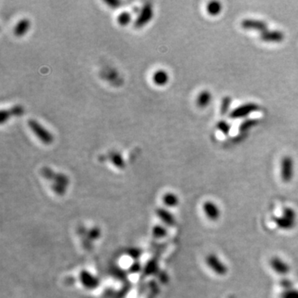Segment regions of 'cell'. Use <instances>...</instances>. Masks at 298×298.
I'll return each instance as SVG.
<instances>
[{
    "mask_svg": "<svg viewBox=\"0 0 298 298\" xmlns=\"http://www.w3.org/2000/svg\"><path fill=\"white\" fill-rule=\"evenodd\" d=\"M258 123H259V121L257 119H255V118H248V119H246V120H244L240 124L239 130H240V132H246V131H248V130L252 129V127L257 125Z\"/></svg>",
    "mask_w": 298,
    "mask_h": 298,
    "instance_id": "20",
    "label": "cell"
},
{
    "mask_svg": "<svg viewBox=\"0 0 298 298\" xmlns=\"http://www.w3.org/2000/svg\"><path fill=\"white\" fill-rule=\"evenodd\" d=\"M260 38L263 41L269 44H280L285 38V35L279 30H266L260 34Z\"/></svg>",
    "mask_w": 298,
    "mask_h": 298,
    "instance_id": "11",
    "label": "cell"
},
{
    "mask_svg": "<svg viewBox=\"0 0 298 298\" xmlns=\"http://www.w3.org/2000/svg\"><path fill=\"white\" fill-rule=\"evenodd\" d=\"M280 286L283 288V291L284 290L291 289V288L293 287H292V282L288 280L287 278H285L283 280L281 281Z\"/></svg>",
    "mask_w": 298,
    "mask_h": 298,
    "instance_id": "24",
    "label": "cell"
},
{
    "mask_svg": "<svg viewBox=\"0 0 298 298\" xmlns=\"http://www.w3.org/2000/svg\"><path fill=\"white\" fill-rule=\"evenodd\" d=\"M212 95L209 91H203L196 98V105L200 108H206L211 102Z\"/></svg>",
    "mask_w": 298,
    "mask_h": 298,
    "instance_id": "15",
    "label": "cell"
},
{
    "mask_svg": "<svg viewBox=\"0 0 298 298\" xmlns=\"http://www.w3.org/2000/svg\"><path fill=\"white\" fill-rule=\"evenodd\" d=\"M153 81L156 86L158 87H164L169 82V75L167 71H165L163 69L157 70L153 73Z\"/></svg>",
    "mask_w": 298,
    "mask_h": 298,
    "instance_id": "14",
    "label": "cell"
},
{
    "mask_svg": "<svg viewBox=\"0 0 298 298\" xmlns=\"http://www.w3.org/2000/svg\"><path fill=\"white\" fill-rule=\"evenodd\" d=\"M274 223L277 227L282 230H291L295 227L296 214L292 208L286 207L282 210L280 217H274Z\"/></svg>",
    "mask_w": 298,
    "mask_h": 298,
    "instance_id": "1",
    "label": "cell"
},
{
    "mask_svg": "<svg viewBox=\"0 0 298 298\" xmlns=\"http://www.w3.org/2000/svg\"><path fill=\"white\" fill-rule=\"evenodd\" d=\"M202 210L209 221H217L221 217V209L217 204L211 200H206L203 203Z\"/></svg>",
    "mask_w": 298,
    "mask_h": 298,
    "instance_id": "9",
    "label": "cell"
},
{
    "mask_svg": "<svg viewBox=\"0 0 298 298\" xmlns=\"http://www.w3.org/2000/svg\"><path fill=\"white\" fill-rule=\"evenodd\" d=\"M260 109V105L255 103H247L240 105L239 107L233 109L230 113V118L233 119L237 118H245L253 112L258 111Z\"/></svg>",
    "mask_w": 298,
    "mask_h": 298,
    "instance_id": "6",
    "label": "cell"
},
{
    "mask_svg": "<svg viewBox=\"0 0 298 298\" xmlns=\"http://www.w3.org/2000/svg\"><path fill=\"white\" fill-rule=\"evenodd\" d=\"M281 179L285 183H289L294 177V161L290 156L282 157L281 162Z\"/></svg>",
    "mask_w": 298,
    "mask_h": 298,
    "instance_id": "5",
    "label": "cell"
},
{
    "mask_svg": "<svg viewBox=\"0 0 298 298\" xmlns=\"http://www.w3.org/2000/svg\"><path fill=\"white\" fill-rule=\"evenodd\" d=\"M163 202L165 205H168V206H176L179 202L178 196H176L175 194L167 193L165 194L163 196Z\"/></svg>",
    "mask_w": 298,
    "mask_h": 298,
    "instance_id": "19",
    "label": "cell"
},
{
    "mask_svg": "<svg viewBox=\"0 0 298 298\" xmlns=\"http://www.w3.org/2000/svg\"><path fill=\"white\" fill-rule=\"evenodd\" d=\"M108 158L118 168H124L125 162H124V160H123L121 153L116 152V151H111V152H109V155H108Z\"/></svg>",
    "mask_w": 298,
    "mask_h": 298,
    "instance_id": "16",
    "label": "cell"
},
{
    "mask_svg": "<svg viewBox=\"0 0 298 298\" xmlns=\"http://www.w3.org/2000/svg\"><path fill=\"white\" fill-rule=\"evenodd\" d=\"M269 266L274 273L281 276L287 275L291 270L289 264L278 256H273L270 259Z\"/></svg>",
    "mask_w": 298,
    "mask_h": 298,
    "instance_id": "7",
    "label": "cell"
},
{
    "mask_svg": "<svg viewBox=\"0 0 298 298\" xmlns=\"http://www.w3.org/2000/svg\"><path fill=\"white\" fill-rule=\"evenodd\" d=\"M31 28V21L27 18H21L14 27V33L18 37L25 36Z\"/></svg>",
    "mask_w": 298,
    "mask_h": 298,
    "instance_id": "13",
    "label": "cell"
},
{
    "mask_svg": "<svg viewBox=\"0 0 298 298\" xmlns=\"http://www.w3.org/2000/svg\"><path fill=\"white\" fill-rule=\"evenodd\" d=\"M241 27L245 30H253L262 32L268 30V24L266 22L253 18H246L241 22Z\"/></svg>",
    "mask_w": 298,
    "mask_h": 298,
    "instance_id": "10",
    "label": "cell"
},
{
    "mask_svg": "<svg viewBox=\"0 0 298 298\" xmlns=\"http://www.w3.org/2000/svg\"><path fill=\"white\" fill-rule=\"evenodd\" d=\"M131 21H132V16L129 12H122L117 17V23L121 27H125V26L129 25L131 23Z\"/></svg>",
    "mask_w": 298,
    "mask_h": 298,
    "instance_id": "18",
    "label": "cell"
},
{
    "mask_svg": "<svg viewBox=\"0 0 298 298\" xmlns=\"http://www.w3.org/2000/svg\"><path fill=\"white\" fill-rule=\"evenodd\" d=\"M41 175L48 180L54 181L55 184L62 185L64 187L67 186L69 183V178L65 174L62 173H57L53 171L52 169L48 166L42 167L41 170Z\"/></svg>",
    "mask_w": 298,
    "mask_h": 298,
    "instance_id": "8",
    "label": "cell"
},
{
    "mask_svg": "<svg viewBox=\"0 0 298 298\" xmlns=\"http://www.w3.org/2000/svg\"><path fill=\"white\" fill-rule=\"evenodd\" d=\"M232 103V99L230 98V96H226L224 97L221 102V113L222 115L227 114L229 109H230V105Z\"/></svg>",
    "mask_w": 298,
    "mask_h": 298,
    "instance_id": "21",
    "label": "cell"
},
{
    "mask_svg": "<svg viewBox=\"0 0 298 298\" xmlns=\"http://www.w3.org/2000/svg\"><path fill=\"white\" fill-rule=\"evenodd\" d=\"M24 112L25 109L22 105H15L9 109H3L2 111L0 112V123L4 124L11 117L22 116L24 114Z\"/></svg>",
    "mask_w": 298,
    "mask_h": 298,
    "instance_id": "12",
    "label": "cell"
},
{
    "mask_svg": "<svg viewBox=\"0 0 298 298\" xmlns=\"http://www.w3.org/2000/svg\"><path fill=\"white\" fill-rule=\"evenodd\" d=\"M27 125L29 127L30 130L34 134L35 136L40 140V141L46 145H50L54 141V136L52 135V133L49 130H47L41 123H38L35 119H29L27 121Z\"/></svg>",
    "mask_w": 298,
    "mask_h": 298,
    "instance_id": "2",
    "label": "cell"
},
{
    "mask_svg": "<svg viewBox=\"0 0 298 298\" xmlns=\"http://www.w3.org/2000/svg\"><path fill=\"white\" fill-rule=\"evenodd\" d=\"M205 263L210 270L217 275L226 276L228 273V267L220 258L215 253H209L205 258Z\"/></svg>",
    "mask_w": 298,
    "mask_h": 298,
    "instance_id": "3",
    "label": "cell"
},
{
    "mask_svg": "<svg viewBox=\"0 0 298 298\" xmlns=\"http://www.w3.org/2000/svg\"><path fill=\"white\" fill-rule=\"evenodd\" d=\"M154 16V10L151 3H146L142 8L139 16L135 22V27L137 29H140L148 25Z\"/></svg>",
    "mask_w": 298,
    "mask_h": 298,
    "instance_id": "4",
    "label": "cell"
},
{
    "mask_svg": "<svg viewBox=\"0 0 298 298\" xmlns=\"http://www.w3.org/2000/svg\"><path fill=\"white\" fill-rule=\"evenodd\" d=\"M280 298H298V289L291 288V289L284 290L281 294Z\"/></svg>",
    "mask_w": 298,
    "mask_h": 298,
    "instance_id": "23",
    "label": "cell"
},
{
    "mask_svg": "<svg viewBox=\"0 0 298 298\" xmlns=\"http://www.w3.org/2000/svg\"><path fill=\"white\" fill-rule=\"evenodd\" d=\"M217 127L221 132L223 133L224 135H228L230 131V124L226 121L221 120L218 122L217 124Z\"/></svg>",
    "mask_w": 298,
    "mask_h": 298,
    "instance_id": "22",
    "label": "cell"
},
{
    "mask_svg": "<svg viewBox=\"0 0 298 298\" xmlns=\"http://www.w3.org/2000/svg\"><path fill=\"white\" fill-rule=\"evenodd\" d=\"M106 4L109 5V7L112 8V9H117V8L120 6L121 2H118V1H112V2H106Z\"/></svg>",
    "mask_w": 298,
    "mask_h": 298,
    "instance_id": "25",
    "label": "cell"
},
{
    "mask_svg": "<svg viewBox=\"0 0 298 298\" xmlns=\"http://www.w3.org/2000/svg\"><path fill=\"white\" fill-rule=\"evenodd\" d=\"M206 10L210 16H217L222 11V5L218 1H211L208 4Z\"/></svg>",
    "mask_w": 298,
    "mask_h": 298,
    "instance_id": "17",
    "label": "cell"
}]
</instances>
